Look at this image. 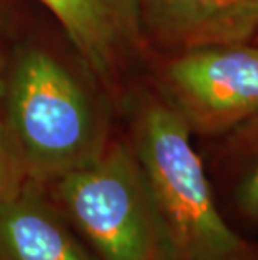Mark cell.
<instances>
[{
	"label": "cell",
	"mask_w": 258,
	"mask_h": 260,
	"mask_svg": "<svg viewBox=\"0 0 258 260\" xmlns=\"http://www.w3.org/2000/svg\"><path fill=\"white\" fill-rule=\"evenodd\" d=\"M181 114L158 91L136 103L131 138L171 260H241L251 239L219 212L205 161Z\"/></svg>",
	"instance_id": "obj_1"
},
{
	"label": "cell",
	"mask_w": 258,
	"mask_h": 260,
	"mask_svg": "<svg viewBox=\"0 0 258 260\" xmlns=\"http://www.w3.org/2000/svg\"><path fill=\"white\" fill-rule=\"evenodd\" d=\"M4 121L27 180L47 185L86 167L111 143L109 121L91 94L41 49L22 52L4 82Z\"/></svg>",
	"instance_id": "obj_2"
},
{
	"label": "cell",
	"mask_w": 258,
	"mask_h": 260,
	"mask_svg": "<svg viewBox=\"0 0 258 260\" xmlns=\"http://www.w3.org/2000/svg\"><path fill=\"white\" fill-rule=\"evenodd\" d=\"M54 202L99 260H171L146 176L129 140L54 180Z\"/></svg>",
	"instance_id": "obj_3"
},
{
	"label": "cell",
	"mask_w": 258,
	"mask_h": 260,
	"mask_svg": "<svg viewBox=\"0 0 258 260\" xmlns=\"http://www.w3.org/2000/svg\"><path fill=\"white\" fill-rule=\"evenodd\" d=\"M156 91L213 140L258 113V44H223L164 54Z\"/></svg>",
	"instance_id": "obj_4"
},
{
	"label": "cell",
	"mask_w": 258,
	"mask_h": 260,
	"mask_svg": "<svg viewBox=\"0 0 258 260\" xmlns=\"http://www.w3.org/2000/svg\"><path fill=\"white\" fill-rule=\"evenodd\" d=\"M62 25L89 71L109 89L150 51L136 0H39Z\"/></svg>",
	"instance_id": "obj_5"
},
{
	"label": "cell",
	"mask_w": 258,
	"mask_h": 260,
	"mask_svg": "<svg viewBox=\"0 0 258 260\" xmlns=\"http://www.w3.org/2000/svg\"><path fill=\"white\" fill-rule=\"evenodd\" d=\"M148 47L158 52L248 44L258 37V0H136Z\"/></svg>",
	"instance_id": "obj_6"
},
{
	"label": "cell",
	"mask_w": 258,
	"mask_h": 260,
	"mask_svg": "<svg viewBox=\"0 0 258 260\" xmlns=\"http://www.w3.org/2000/svg\"><path fill=\"white\" fill-rule=\"evenodd\" d=\"M0 260H99L44 185L27 180L0 212Z\"/></svg>",
	"instance_id": "obj_7"
},
{
	"label": "cell",
	"mask_w": 258,
	"mask_h": 260,
	"mask_svg": "<svg viewBox=\"0 0 258 260\" xmlns=\"http://www.w3.org/2000/svg\"><path fill=\"white\" fill-rule=\"evenodd\" d=\"M210 141L205 168L219 212L241 235L258 234V113Z\"/></svg>",
	"instance_id": "obj_8"
},
{
	"label": "cell",
	"mask_w": 258,
	"mask_h": 260,
	"mask_svg": "<svg viewBox=\"0 0 258 260\" xmlns=\"http://www.w3.org/2000/svg\"><path fill=\"white\" fill-rule=\"evenodd\" d=\"M27 183V175L20 154L0 116V212L19 195Z\"/></svg>",
	"instance_id": "obj_9"
},
{
	"label": "cell",
	"mask_w": 258,
	"mask_h": 260,
	"mask_svg": "<svg viewBox=\"0 0 258 260\" xmlns=\"http://www.w3.org/2000/svg\"><path fill=\"white\" fill-rule=\"evenodd\" d=\"M241 260H258V242H251V245L248 248V252L245 253V257Z\"/></svg>",
	"instance_id": "obj_10"
},
{
	"label": "cell",
	"mask_w": 258,
	"mask_h": 260,
	"mask_svg": "<svg viewBox=\"0 0 258 260\" xmlns=\"http://www.w3.org/2000/svg\"><path fill=\"white\" fill-rule=\"evenodd\" d=\"M4 92V82H2V79H0V94Z\"/></svg>",
	"instance_id": "obj_11"
},
{
	"label": "cell",
	"mask_w": 258,
	"mask_h": 260,
	"mask_svg": "<svg viewBox=\"0 0 258 260\" xmlns=\"http://www.w3.org/2000/svg\"><path fill=\"white\" fill-rule=\"evenodd\" d=\"M255 42H256V44H258V37H256V39H255Z\"/></svg>",
	"instance_id": "obj_12"
}]
</instances>
